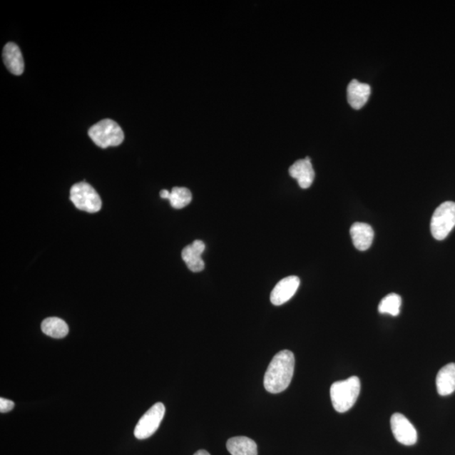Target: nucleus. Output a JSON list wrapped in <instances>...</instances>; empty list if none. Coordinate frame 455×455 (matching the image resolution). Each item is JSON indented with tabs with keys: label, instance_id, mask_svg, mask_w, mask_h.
Here are the masks:
<instances>
[{
	"label": "nucleus",
	"instance_id": "obj_1",
	"mask_svg": "<svg viewBox=\"0 0 455 455\" xmlns=\"http://www.w3.org/2000/svg\"><path fill=\"white\" fill-rule=\"evenodd\" d=\"M295 355L282 350L273 357L264 377V387L268 392L278 394L290 387L295 373Z\"/></svg>",
	"mask_w": 455,
	"mask_h": 455
},
{
	"label": "nucleus",
	"instance_id": "obj_2",
	"mask_svg": "<svg viewBox=\"0 0 455 455\" xmlns=\"http://www.w3.org/2000/svg\"><path fill=\"white\" fill-rule=\"evenodd\" d=\"M360 389V380L357 376L333 383L329 393L334 409L340 413L349 411L359 398Z\"/></svg>",
	"mask_w": 455,
	"mask_h": 455
},
{
	"label": "nucleus",
	"instance_id": "obj_3",
	"mask_svg": "<svg viewBox=\"0 0 455 455\" xmlns=\"http://www.w3.org/2000/svg\"><path fill=\"white\" fill-rule=\"evenodd\" d=\"M89 136L102 148L118 146L124 140V133L119 125L111 119L101 121L89 130Z\"/></svg>",
	"mask_w": 455,
	"mask_h": 455
},
{
	"label": "nucleus",
	"instance_id": "obj_4",
	"mask_svg": "<svg viewBox=\"0 0 455 455\" xmlns=\"http://www.w3.org/2000/svg\"><path fill=\"white\" fill-rule=\"evenodd\" d=\"M455 227V203L445 202L434 213L431 220V233L437 240H443Z\"/></svg>",
	"mask_w": 455,
	"mask_h": 455
},
{
	"label": "nucleus",
	"instance_id": "obj_5",
	"mask_svg": "<svg viewBox=\"0 0 455 455\" xmlns=\"http://www.w3.org/2000/svg\"><path fill=\"white\" fill-rule=\"evenodd\" d=\"M71 200L78 210L90 213L99 212L102 206L99 194L86 183L73 185L71 189Z\"/></svg>",
	"mask_w": 455,
	"mask_h": 455
},
{
	"label": "nucleus",
	"instance_id": "obj_6",
	"mask_svg": "<svg viewBox=\"0 0 455 455\" xmlns=\"http://www.w3.org/2000/svg\"><path fill=\"white\" fill-rule=\"evenodd\" d=\"M165 407L163 403L155 404L145 414L143 415L134 429V436L138 439H146L151 437L160 428L162 420L164 419Z\"/></svg>",
	"mask_w": 455,
	"mask_h": 455
},
{
	"label": "nucleus",
	"instance_id": "obj_7",
	"mask_svg": "<svg viewBox=\"0 0 455 455\" xmlns=\"http://www.w3.org/2000/svg\"><path fill=\"white\" fill-rule=\"evenodd\" d=\"M391 426L394 439L399 443L411 446L417 441L415 426L401 413H394L391 419Z\"/></svg>",
	"mask_w": 455,
	"mask_h": 455
},
{
	"label": "nucleus",
	"instance_id": "obj_8",
	"mask_svg": "<svg viewBox=\"0 0 455 455\" xmlns=\"http://www.w3.org/2000/svg\"><path fill=\"white\" fill-rule=\"evenodd\" d=\"M300 285L298 277L290 276L283 278L274 287L271 294V302L274 305L280 306L290 300Z\"/></svg>",
	"mask_w": 455,
	"mask_h": 455
},
{
	"label": "nucleus",
	"instance_id": "obj_9",
	"mask_svg": "<svg viewBox=\"0 0 455 455\" xmlns=\"http://www.w3.org/2000/svg\"><path fill=\"white\" fill-rule=\"evenodd\" d=\"M206 245L202 240H195L191 245L185 246L182 252V257L188 265L190 271L193 272H202L205 267L202 255L205 250Z\"/></svg>",
	"mask_w": 455,
	"mask_h": 455
},
{
	"label": "nucleus",
	"instance_id": "obj_10",
	"mask_svg": "<svg viewBox=\"0 0 455 455\" xmlns=\"http://www.w3.org/2000/svg\"><path fill=\"white\" fill-rule=\"evenodd\" d=\"M291 178L296 179L303 189L310 188L315 180V170L309 157L296 161L290 168Z\"/></svg>",
	"mask_w": 455,
	"mask_h": 455
},
{
	"label": "nucleus",
	"instance_id": "obj_11",
	"mask_svg": "<svg viewBox=\"0 0 455 455\" xmlns=\"http://www.w3.org/2000/svg\"><path fill=\"white\" fill-rule=\"evenodd\" d=\"M371 94V88L368 83L354 80L347 86L348 103L355 110H360L368 102Z\"/></svg>",
	"mask_w": 455,
	"mask_h": 455
},
{
	"label": "nucleus",
	"instance_id": "obj_12",
	"mask_svg": "<svg viewBox=\"0 0 455 455\" xmlns=\"http://www.w3.org/2000/svg\"><path fill=\"white\" fill-rule=\"evenodd\" d=\"M3 60L8 71L15 76H21L24 72V59L19 46L14 43H9L3 50Z\"/></svg>",
	"mask_w": 455,
	"mask_h": 455
},
{
	"label": "nucleus",
	"instance_id": "obj_13",
	"mask_svg": "<svg viewBox=\"0 0 455 455\" xmlns=\"http://www.w3.org/2000/svg\"><path fill=\"white\" fill-rule=\"evenodd\" d=\"M350 235L355 248L364 252L372 245L374 232L372 227L364 223H355L351 227Z\"/></svg>",
	"mask_w": 455,
	"mask_h": 455
},
{
	"label": "nucleus",
	"instance_id": "obj_14",
	"mask_svg": "<svg viewBox=\"0 0 455 455\" xmlns=\"http://www.w3.org/2000/svg\"><path fill=\"white\" fill-rule=\"evenodd\" d=\"M438 393L447 397L455 392V364L450 363L439 370L436 378Z\"/></svg>",
	"mask_w": 455,
	"mask_h": 455
},
{
	"label": "nucleus",
	"instance_id": "obj_15",
	"mask_svg": "<svg viewBox=\"0 0 455 455\" xmlns=\"http://www.w3.org/2000/svg\"><path fill=\"white\" fill-rule=\"evenodd\" d=\"M226 447L231 455H257V445L247 437H234L228 440Z\"/></svg>",
	"mask_w": 455,
	"mask_h": 455
},
{
	"label": "nucleus",
	"instance_id": "obj_16",
	"mask_svg": "<svg viewBox=\"0 0 455 455\" xmlns=\"http://www.w3.org/2000/svg\"><path fill=\"white\" fill-rule=\"evenodd\" d=\"M41 331L46 336L53 338H63L68 335V327L66 322L58 317H49L41 323Z\"/></svg>",
	"mask_w": 455,
	"mask_h": 455
},
{
	"label": "nucleus",
	"instance_id": "obj_17",
	"mask_svg": "<svg viewBox=\"0 0 455 455\" xmlns=\"http://www.w3.org/2000/svg\"><path fill=\"white\" fill-rule=\"evenodd\" d=\"M402 300L400 295L389 294L380 301L379 312L397 317L400 314Z\"/></svg>",
	"mask_w": 455,
	"mask_h": 455
},
{
	"label": "nucleus",
	"instance_id": "obj_18",
	"mask_svg": "<svg viewBox=\"0 0 455 455\" xmlns=\"http://www.w3.org/2000/svg\"><path fill=\"white\" fill-rule=\"evenodd\" d=\"M168 200L176 210L187 207L193 200L192 193L185 188H174L170 192Z\"/></svg>",
	"mask_w": 455,
	"mask_h": 455
},
{
	"label": "nucleus",
	"instance_id": "obj_19",
	"mask_svg": "<svg viewBox=\"0 0 455 455\" xmlns=\"http://www.w3.org/2000/svg\"><path fill=\"white\" fill-rule=\"evenodd\" d=\"M14 407H15V403L12 401L7 400V399L3 397L0 398V411L2 413L11 411Z\"/></svg>",
	"mask_w": 455,
	"mask_h": 455
},
{
	"label": "nucleus",
	"instance_id": "obj_20",
	"mask_svg": "<svg viewBox=\"0 0 455 455\" xmlns=\"http://www.w3.org/2000/svg\"><path fill=\"white\" fill-rule=\"evenodd\" d=\"M160 195L161 198L169 199L170 193L169 191H167V190H162Z\"/></svg>",
	"mask_w": 455,
	"mask_h": 455
},
{
	"label": "nucleus",
	"instance_id": "obj_21",
	"mask_svg": "<svg viewBox=\"0 0 455 455\" xmlns=\"http://www.w3.org/2000/svg\"><path fill=\"white\" fill-rule=\"evenodd\" d=\"M194 455H210L206 450H198V451Z\"/></svg>",
	"mask_w": 455,
	"mask_h": 455
}]
</instances>
